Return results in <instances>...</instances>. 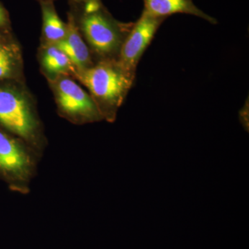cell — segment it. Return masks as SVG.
<instances>
[{"instance_id": "1", "label": "cell", "mask_w": 249, "mask_h": 249, "mask_svg": "<svg viewBox=\"0 0 249 249\" xmlns=\"http://www.w3.org/2000/svg\"><path fill=\"white\" fill-rule=\"evenodd\" d=\"M73 76L88 88L103 120L114 122L119 108L132 87L134 78L124 71L116 59L100 60Z\"/></svg>"}, {"instance_id": "2", "label": "cell", "mask_w": 249, "mask_h": 249, "mask_svg": "<svg viewBox=\"0 0 249 249\" xmlns=\"http://www.w3.org/2000/svg\"><path fill=\"white\" fill-rule=\"evenodd\" d=\"M0 128L20 139L42 158L47 142L31 98L16 87H0Z\"/></svg>"}, {"instance_id": "3", "label": "cell", "mask_w": 249, "mask_h": 249, "mask_svg": "<svg viewBox=\"0 0 249 249\" xmlns=\"http://www.w3.org/2000/svg\"><path fill=\"white\" fill-rule=\"evenodd\" d=\"M40 160L25 142L0 128V179L11 191L21 195L30 193Z\"/></svg>"}, {"instance_id": "4", "label": "cell", "mask_w": 249, "mask_h": 249, "mask_svg": "<svg viewBox=\"0 0 249 249\" xmlns=\"http://www.w3.org/2000/svg\"><path fill=\"white\" fill-rule=\"evenodd\" d=\"M133 24L118 22L103 6L91 12H85L80 20L85 37L101 60H117L124 39Z\"/></svg>"}, {"instance_id": "5", "label": "cell", "mask_w": 249, "mask_h": 249, "mask_svg": "<svg viewBox=\"0 0 249 249\" xmlns=\"http://www.w3.org/2000/svg\"><path fill=\"white\" fill-rule=\"evenodd\" d=\"M58 114L73 124L103 120L93 98L68 75L51 78Z\"/></svg>"}, {"instance_id": "6", "label": "cell", "mask_w": 249, "mask_h": 249, "mask_svg": "<svg viewBox=\"0 0 249 249\" xmlns=\"http://www.w3.org/2000/svg\"><path fill=\"white\" fill-rule=\"evenodd\" d=\"M165 19L143 11L124 39L117 60L124 71L134 79L139 60Z\"/></svg>"}, {"instance_id": "7", "label": "cell", "mask_w": 249, "mask_h": 249, "mask_svg": "<svg viewBox=\"0 0 249 249\" xmlns=\"http://www.w3.org/2000/svg\"><path fill=\"white\" fill-rule=\"evenodd\" d=\"M67 27L66 37L55 45L68 56L75 70H85L92 66L93 63L89 48L80 36L74 17L70 14Z\"/></svg>"}, {"instance_id": "8", "label": "cell", "mask_w": 249, "mask_h": 249, "mask_svg": "<svg viewBox=\"0 0 249 249\" xmlns=\"http://www.w3.org/2000/svg\"><path fill=\"white\" fill-rule=\"evenodd\" d=\"M143 11L155 17L165 18L175 14L193 15L205 20L217 24V21L211 17L199 8L196 7L193 0H142Z\"/></svg>"}, {"instance_id": "9", "label": "cell", "mask_w": 249, "mask_h": 249, "mask_svg": "<svg viewBox=\"0 0 249 249\" xmlns=\"http://www.w3.org/2000/svg\"><path fill=\"white\" fill-rule=\"evenodd\" d=\"M41 50V65L51 78L60 75L73 74L74 67L71 60L55 45H42Z\"/></svg>"}, {"instance_id": "10", "label": "cell", "mask_w": 249, "mask_h": 249, "mask_svg": "<svg viewBox=\"0 0 249 249\" xmlns=\"http://www.w3.org/2000/svg\"><path fill=\"white\" fill-rule=\"evenodd\" d=\"M43 19V45H55L65 38L67 34V24H65L55 11L53 1H40Z\"/></svg>"}, {"instance_id": "11", "label": "cell", "mask_w": 249, "mask_h": 249, "mask_svg": "<svg viewBox=\"0 0 249 249\" xmlns=\"http://www.w3.org/2000/svg\"><path fill=\"white\" fill-rule=\"evenodd\" d=\"M22 66L20 50L16 44L0 40V80L18 75Z\"/></svg>"}, {"instance_id": "12", "label": "cell", "mask_w": 249, "mask_h": 249, "mask_svg": "<svg viewBox=\"0 0 249 249\" xmlns=\"http://www.w3.org/2000/svg\"><path fill=\"white\" fill-rule=\"evenodd\" d=\"M78 4L84 5L85 12H91L96 11L102 6L101 0H72Z\"/></svg>"}, {"instance_id": "13", "label": "cell", "mask_w": 249, "mask_h": 249, "mask_svg": "<svg viewBox=\"0 0 249 249\" xmlns=\"http://www.w3.org/2000/svg\"><path fill=\"white\" fill-rule=\"evenodd\" d=\"M9 23L7 13L0 4V28L6 27Z\"/></svg>"}, {"instance_id": "14", "label": "cell", "mask_w": 249, "mask_h": 249, "mask_svg": "<svg viewBox=\"0 0 249 249\" xmlns=\"http://www.w3.org/2000/svg\"><path fill=\"white\" fill-rule=\"evenodd\" d=\"M53 1V0H40V1Z\"/></svg>"}]
</instances>
